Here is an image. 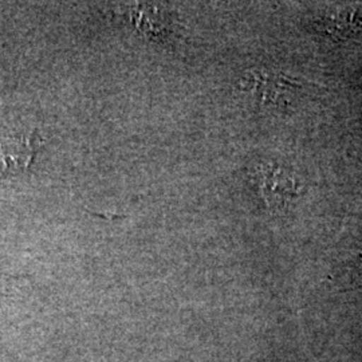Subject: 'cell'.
I'll return each mask as SVG.
<instances>
[{"label": "cell", "instance_id": "obj_1", "mask_svg": "<svg viewBox=\"0 0 362 362\" xmlns=\"http://www.w3.org/2000/svg\"><path fill=\"white\" fill-rule=\"evenodd\" d=\"M242 88L258 104L286 106L290 98L297 94L298 83L278 74L251 71L243 78Z\"/></svg>", "mask_w": 362, "mask_h": 362}, {"label": "cell", "instance_id": "obj_2", "mask_svg": "<svg viewBox=\"0 0 362 362\" xmlns=\"http://www.w3.org/2000/svg\"><path fill=\"white\" fill-rule=\"evenodd\" d=\"M260 191L270 207H285L297 196V181L285 167L266 165L260 172Z\"/></svg>", "mask_w": 362, "mask_h": 362}, {"label": "cell", "instance_id": "obj_3", "mask_svg": "<svg viewBox=\"0 0 362 362\" xmlns=\"http://www.w3.org/2000/svg\"><path fill=\"white\" fill-rule=\"evenodd\" d=\"M35 146L27 136H0V176L16 175L28 168Z\"/></svg>", "mask_w": 362, "mask_h": 362}, {"label": "cell", "instance_id": "obj_4", "mask_svg": "<svg viewBox=\"0 0 362 362\" xmlns=\"http://www.w3.org/2000/svg\"><path fill=\"white\" fill-rule=\"evenodd\" d=\"M334 38H348L362 33V7H344L325 15L318 28Z\"/></svg>", "mask_w": 362, "mask_h": 362}, {"label": "cell", "instance_id": "obj_5", "mask_svg": "<svg viewBox=\"0 0 362 362\" xmlns=\"http://www.w3.org/2000/svg\"><path fill=\"white\" fill-rule=\"evenodd\" d=\"M353 284L362 287V254H360V260L356 264V270L353 275Z\"/></svg>", "mask_w": 362, "mask_h": 362}]
</instances>
